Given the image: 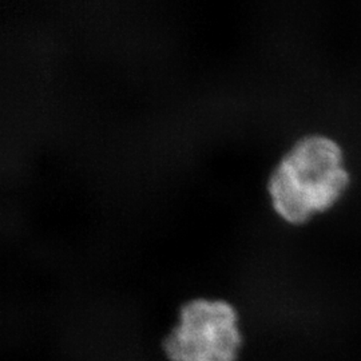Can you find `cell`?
Segmentation results:
<instances>
[{
  "mask_svg": "<svg viewBox=\"0 0 361 361\" xmlns=\"http://www.w3.org/2000/svg\"><path fill=\"white\" fill-rule=\"evenodd\" d=\"M348 183L340 146L323 135H310L281 159L268 189L276 212L288 222L302 224L334 207Z\"/></svg>",
  "mask_w": 361,
  "mask_h": 361,
  "instance_id": "cell-1",
  "label": "cell"
},
{
  "mask_svg": "<svg viewBox=\"0 0 361 361\" xmlns=\"http://www.w3.org/2000/svg\"><path fill=\"white\" fill-rule=\"evenodd\" d=\"M241 343L231 304L193 300L182 307L180 324L165 338L164 349L171 361H235Z\"/></svg>",
  "mask_w": 361,
  "mask_h": 361,
  "instance_id": "cell-2",
  "label": "cell"
}]
</instances>
